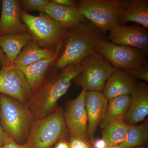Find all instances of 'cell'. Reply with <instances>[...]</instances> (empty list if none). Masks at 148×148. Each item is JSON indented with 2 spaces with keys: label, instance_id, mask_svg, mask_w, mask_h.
<instances>
[{
  "label": "cell",
  "instance_id": "obj_28",
  "mask_svg": "<svg viewBox=\"0 0 148 148\" xmlns=\"http://www.w3.org/2000/svg\"><path fill=\"white\" fill-rule=\"evenodd\" d=\"M58 4L65 6L77 7V1L74 0H51Z\"/></svg>",
  "mask_w": 148,
  "mask_h": 148
},
{
  "label": "cell",
  "instance_id": "obj_29",
  "mask_svg": "<svg viewBox=\"0 0 148 148\" xmlns=\"http://www.w3.org/2000/svg\"><path fill=\"white\" fill-rule=\"evenodd\" d=\"M53 148H70L67 138H63L57 141Z\"/></svg>",
  "mask_w": 148,
  "mask_h": 148
},
{
  "label": "cell",
  "instance_id": "obj_19",
  "mask_svg": "<svg viewBox=\"0 0 148 148\" xmlns=\"http://www.w3.org/2000/svg\"><path fill=\"white\" fill-rule=\"evenodd\" d=\"M57 49L53 50L42 47L32 38L15 58L12 66L16 68L29 66L41 59L54 55Z\"/></svg>",
  "mask_w": 148,
  "mask_h": 148
},
{
  "label": "cell",
  "instance_id": "obj_31",
  "mask_svg": "<svg viewBox=\"0 0 148 148\" xmlns=\"http://www.w3.org/2000/svg\"><path fill=\"white\" fill-rule=\"evenodd\" d=\"M8 136V135L3 130L1 125V121H0V147H1L4 144Z\"/></svg>",
  "mask_w": 148,
  "mask_h": 148
},
{
  "label": "cell",
  "instance_id": "obj_24",
  "mask_svg": "<svg viewBox=\"0 0 148 148\" xmlns=\"http://www.w3.org/2000/svg\"><path fill=\"white\" fill-rule=\"evenodd\" d=\"M50 1L49 0H19V2L22 10L27 12L37 10L45 12L46 8Z\"/></svg>",
  "mask_w": 148,
  "mask_h": 148
},
{
  "label": "cell",
  "instance_id": "obj_2",
  "mask_svg": "<svg viewBox=\"0 0 148 148\" xmlns=\"http://www.w3.org/2000/svg\"><path fill=\"white\" fill-rule=\"evenodd\" d=\"M81 72L80 63L47 74L42 82L32 90L26 103L35 119L47 116L55 110L58 100L66 94L72 82Z\"/></svg>",
  "mask_w": 148,
  "mask_h": 148
},
{
  "label": "cell",
  "instance_id": "obj_10",
  "mask_svg": "<svg viewBox=\"0 0 148 148\" xmlns=\"http://www.w3.org/2000/svg\"><path fill=\"white\" fill-rule=\"evenodd\" d=\"M86 92L82 89L75 99L67 102L64 116L70 136L88 140L87 137L88 118L85 106Z\"/></svg>",
  "mask_w": 148,
  "mask_h": 148
},
{
  "label": "cell",
  "instance_id": "obj_33",
  "mask_svg": "<svg viewBox=\"0 0 148 148\" xmlns=\"http://www.w3.org/2000/svg\"><path fill=\"white\" fill-rule=\"evenodd\" d=\"M106 148H125L121 147L120 146H110V147H107Z\"/></svg>",
  "mask_w": 148,
  "mask_h": 148
},
{
  "label": "cell",
  "instance_id": "obj_17",
  "mask_svg": "<svg viewBox=\"0 0 148 148\" xmlns=\"http://www.w3.org/2000/svg\"><path fill=\"white\" fill-rule=\"evenodd\" d=\"M32 38L29 32L0 36V46L6 58L5 66H12L15 58Z\"/></svg>",
  "mask_w": 148,
  "mask_h": 148
},
{
  "label": "cell",
  "instance_id": "obj_22",
  "mask_svg": "<svg viewBox=\"0 0 148 148\" xmlns=\"http://www.w3.org/2000/svg\"><path fill=\"white\" fill-rule=\"evenodd\" d=\"M128 127L123 120L111 122L103 128L102 139L107 147L120 145L125 140Z\"/></svg>",
  "mask_w": 148,
  "mask_h": 148
},
{
  "label": "cell",
  "instance_id": "obj_26",
  "mask_svg": "<svg viewBox=\"0 0 148 148\" xmlns=\"http://www.w3.org/2000/svg\"><path fill=\"white\" fill-rule=\"evenodd\" d=\"M124 71V70H123ZM136 79H141L148 82V64H146L142 68L134 71H124Z\"/></svg>",
  "mask_w": 148,
  "mask_h": 148
},
{
  "label": "cell",
  "instance_id": "obj_27",
  "mask_svg": "<svg viewBox=\"0 0 148 148\" xmlns=\"http://www.w3.org/2000/svg\"><path fill=\"white\" fill-rule=\"evenodd\" d=\"M0 148H27V145L18 144L8 135L6 139L4 144Z\"/></svg>",
  "mask_w": 148,
  "mask_h": 148
},
{
  "label": "cell",
  "instance_id": "obj_11",
  "mask_svg": "<svg viewBox=\"0 0 148 148\" xmlns=\"http://www.w3.org/2000/svg\"><path fill=\"white\" fill-rule=\"evenodd\" d=\"M106 40L118 45L136 48L148 54V31L139 24H119L110 31Z\"/></svg>",
  "mask_w": 148,
  "mask_h": 148
},
{
  "label": "cell",
  "instance_id": "obj_14",
  "mask_svg": "<svg viewBox=\"0 0 148 148\" xmlns=\"http://www.w3.org/2000/svg\"><path fill=\"white\" fill-rule=\"evenodd\" d=\"M131 102L123 121L127 125H135L143 121L148 114V86L137 83L131 95Z\"/></svg>",
  "mask_w": 148,
  "mask_h": 148
},
{
  "label": "cell",
  "instance_id": "obj_25",
  "mask_svg": "<svg viewBox=\"0 0 148 148\" xmlns=\"http://www.w3.org/2000/svg\"><path fill=\"white\" fill-rule=\"evenodd\" d=\"M70 148H93L89 140L70 136L68 140Z\"/></svg>",
  "mask_w": 148,
  "mask_h": 148
},
{
  "label": "cell",
  "instance_id": "obj_32",
  "mask_svg": "<svg viewBox=\"0 0 148 148\" xmlns=\"http://www.w3.org/2000/svg\"><path fill=\"white\" fill-rule=\"evenodd\" d=\"M6 64V58L4 53L2 50L0 46V70L2 69L5 66Z\"/></svg>",
  "mask_w": 148,
  "mask_h": 148
},
{
  "label": "cell",
  "instance_id": "obj_15",
  "mask_svg": "<svg viewBox=\"0 0 148 148\" xmlns=\"http://www.w3.org/2000/svg\"><path fill=\"white\" fill-rule=\"evenodd\" d=\"M137 84V79L134 77L119 69L106 82L103 93L108 101L117 96L130 95Z\"/></svg>",
  "mask_w": 148,
  "mask_h": 148
},
{
  "label": "cell",
  "instance_id": "obj_4",
  "mask_svg": "<svg viewBox=\"0 0 148 148\" xmlns=\"http://www.w3.org/2000/svg\"><path fill=\"white\" fill-rule=\"evenodd\" d=\"M69 132L64 110L57 107L47 116L35 119L25 143L27 148H53L58 140L67 138Z\"/></svg>",
  "mask_w": 148,
  "mask_h": 148
},
{
  "label": "cell",
  "instance_id": "obj_34",
  "mask_svg": "<svg viewBox=\"0 0 148 148\" xmlns=\"http://www.w3.org/2000/svg\"><path fill=\"white\" fill-rule=\"evenodd\" d=\"M135 148H148L147 146L146 145L142 146V147H138Z\"/></svg>",
  "mask_w": 148,
  "mask_h": 148
},
{
  "label": "cell",
  "instance_id": "obj_6",
  "mask_svg": "<svg viewBox=\"0 0 148 148\" xmlns=\"http://www.w3.org/2000/svg\"><path fill=\"white\" fill-rule=\"evenodd\" d=\"M21 21L33 39L42 47L56 50L63 40L67 29L45 12L34 16L21 10Z\"/></svg>",
  "mask_w": 148,
  "mask_h": 148
},
{
  "label": "cell",
  "instance_id": "obj_12",
  "mask_svg": "<svg viewBox=\"0 0 148 148\" xmlns=\"http://www.w3.org/2000/svg\"><path fill=\"white\" fill-rule=\"evenodd\" d=\"M108 100L103 92L87 91L85 98V106L88 118L87 137L92 143L95 135L106 113Z\"/></svg>",
  "mask_w": 148,
  "mask_h": 148
},
{
  "label": "cell",
  "instance_id": "obj_1",
  "mask_svg": "<svg viewBox=\"0 0 148 148\" xmlns=\"http://www.w3.org/2000/svg\"><path fill=\"white\" fill-rule=\"evenodd\" d=\"M106 34L90 21L79 23L68 28L59 56L49 73L79 64L88 56L98 52L101 44L106 40Z\"/></svg>",
  "mask_w": 148,
  "mask_h": 148
},
{
  "label": "cell",
  "instance_id": "obj_13",
  "mask_svg": "<svg viewBox=\"0 0 148 148\" xmlns=\"http://www.w3.org/2000/svg\"><path fill=\"white\" fill-rule=\"evenodd\" d=\"M0 17V36L29 32L27 26L21 21L22 9L18 0H3Z\"/></svg>",
  "mask_w": 148,
  "mask_h": 148
},
{
  "label": "cell",
  "instance_id": "obj_3",
  "mask_svg": "<svg viewBox=\"0 0 148 148\" xmlns=\"http://www.w3.org/2000/svg\"><path fill=\"white\" fill-rule=\"evenodd\" d=\"M35 119L26 104L0 93L1 125L4 131L16 143H25Z\"/></svg>",
  "mask_w": 148,
  "mask_h": 148
},
{
  "label": "cell",
  "instance_id": "obj_20",
  "mask_svg": "<svg viewBox=\"0 0 148 148\" xmlns=\"http://www.w3.org/2000/svg\"><path fill=\"white\" fill-rule=\"evenodd\" d=\"M130 21L148 29V0H128L121 16L120 24H125Z\"/></svg>",
  "mask_w": 148,
  "mask_h": 148
},
{
  "label": "cell",
  "instance_id": "obj_23",
  "mask_svg": "<svg viewBox=\"0 0 148 148\" xmlns=\"http://www.w3.org/2000/svg\"><path fill=\"white\" fill-rule=\"evenodd\" d=\"M148 142V120L140 124L129 125L124 142L119 146L135 148L146 145Z\"/></svg>",
  "mask_w": 148,
  "mask_h": 148
},
{
  "label": "cell",
  "instance_id": "obj_21",
  "mask_svg": "<svg viewBox=\"0 0 148 148\" xmlns=\"http://www.w3.org/2000/svg\"><path fill=\"white\" fill-rule=\"evenodd\" d=\"M131 95L117 96L108 101L106 113L100 123L101 128L112 122L123 120L127 114L130 102Z\"/></svg>",
  "mask_w": 148,
  "mask_h": 148
},
{
  "label": "cell",
  "instance_id": "obj_16",
  "mask_svg": "<svg viewBox=\"0 0 148 148\" xmlns=\"http://www.w3.org/2000/svg\"><path fill=\"white\" fill-rule=\"evenodd\" d=\"M62 45V42L57 47L55 54L52 56L41 59L28 66L16 68L24 74L32 90L45 78L50 68L59 56Z\"/></svg>",
  "mask_w": 148,
  "mask_h": 148
},
{
  "label": "cell",
  "instance_id": "obj_35",
  "mask_svg": "<svg viewBox=\"0 0 148 148\" xmlns=\"http://www.w3.org/2000/svg\"><path fill=\"white\" fill-rule=\"evenodd\" d=\"M1 3H2V1L0 0V7H1Z\"/></svg>",
  "mask_w": 148,
  "mask_h": 148
},
{
  "label": "cell",
  "instance_id": "obj_18",
  "mask_svg": "<svg viewBox=\"0 0 148 148\" xmlns=\"http://www.w3.org/2000/svg\"><path fill=\"white\" fill-rule=\"evenodd\" d=\"M45 12L67 29L79 23L86 22V19L77 7L61 5L51 0Z\"/></svg>",
  "mask_w": 148,
  "mask_h": 148
},
{
  "label": "cell",
  "instance_id": "obj_8",
  "mask_svg": "<svg viewBox=\"0 0 148 148\" xmlns=\"http://www.w3.org/2000/svg\"><path fill=\"white\" fill-rule=\"evenodd\" d=\"M98 52L114 67L124 71H134L147 64L148 54L136 48L118 45L105 40Z\"/></svg>",
  "mask_w": 148,
  "mask_h": 148
},
{
  "label": "cell",
  "instance_id": "obj_9",
  "mask_svg": "<svg viewBox=\"0 0 148 148\" xmlns=\"http://www.w3.org/2000/svg\"><path fill=\"white\" fill-rule=\"evenodd\" d=\"M32 89L23 73L12 66L0 70V93L26 104Z\"/></svg>",
  "mask_w": 148,
  "mask_h": 148
},
{
  "label": "cell",
  "instance_id": "obj_30",
  "mask_svg": "<svg viewBox=\"0 0 148 148\" xmlns=\"http://www.w3.org/2000/svg\"><path fill=\"white\" fill-rule=\"evenodd\" d=\"M92 144L93 148H106L107 147L106 143L102 138L95 139Z\"/></svg>",
  "mask_w": 148,
  "mask_h": 148
},
{
  "label": "cell",
  "instance_id": "obj_5",
  "mask_svg": "<svg viewBox=\"0 0 148 148\" xmlns=\"http://www.w3.org/2000/svg\"><path fill=\"white\" fill-rule=\"evenodd\" d=\"M128 0H81L80 13L106 33L120 24V18Z\"/></svg>",
  "mask_w": 148,
  "mask_h": 148
},
{
  "label": "cell",
  "instance_id": "obj_7",
  "mask_svg": "<svg viewBox=\"0 0 148 148\" xmlns=\"http://www.w3.org/2000/svg\"><path fill=\"white\" fill-rule=\"evenodd\" d=\"M80 64L81 73L73 81L86 91L102 92L109 78L119 70L98 52L88 56Z\"/></svg>",
  "mask_w": 148,
  "mask_h": 148
}]
</instances>
